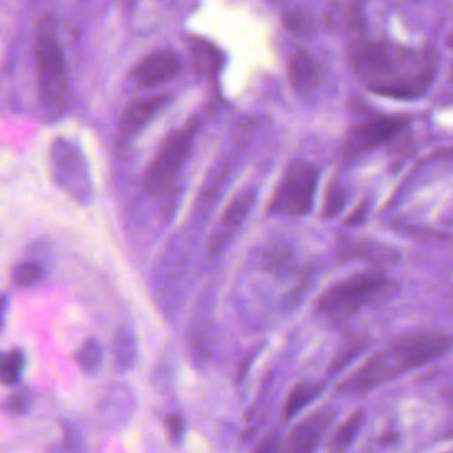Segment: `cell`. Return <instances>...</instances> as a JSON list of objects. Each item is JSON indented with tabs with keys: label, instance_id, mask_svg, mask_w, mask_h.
I'll list each match as a JSON object with an SVG mask.
<instances>
[{
	"label": "cell",
	"instance_id": "obj_19",
	"mask_svg": "<svg viewBox=\"0 0 453 453\" xmlns=\"http://www.w3.org/2000/svg\"><path fill=\"white\" fill-rule=\"evenodd\" d=\"M347 203V189L340 182H331L324 200V218H336Z\"/></svg>",
	"mask_w": 453,
	"mask_h": 453
},
{
	"label": "cell",
	"instance_id": "obj_11",
	"mask_svg": "<svg viewBox=\"0 0 453 453\" xmlns=\"http://www.w3.org/2000/svg\"><path fill=\"white\" fill-rule=\"evenodd\" d=\"M168 94H154L147 97H134L131 99L119 115V131L122 136L136 134L143 126H147L157 111L165 106L168 101Z\"/></svg>",
	"mask_w": 453,
	"mask_h": 453
},
{
	"label": "cell",
	"instance_id": "obj_8",
	"mask_svg": "<svg viewBox=\"0 0 453 453\" xmlns=\"http://www.w3.org/2000/svg\"><path fill=\"white\" fill-rule=\"evenodd\" d=\"M407 126L402 117H373L352 126L342 143V154L347 159L359 157L396 138Z\"/></svg>",
	"mask_w": 453,
	"mask_h": 453
},
{
	"label": "cell",
	"instance_id": "obj_23",
	"mask_svg": "<svg viewBox=\"0 0 453 453\" xmlns=\"http://www.w3.org/2000/svg\"><path fill=\"white\" fill-rule=\"evenodd\" d=\"M285 25L290 32L294 34H303L308 30V16L306 12L299 11V9H294V11H288L285 12Z\"/></svg>",
	"mask_w": 453,
	"mask_h": 453
},
{
	"label": "cell",
	"instance_id": "obj_20",
	"mask_svg": "<svg viewBox=\"0 0 453 453\" xmlns=\"http://www.w3.org/2000/svg\"><path fill=\"white\" fill-rule=\"evenodd\" d=\"M25 366V356L21 350H11L2 359V380L4 384H16Z\"/></svg>",
	"mask_w": 453,
	"mask_h": 453
},
{
	"label": "cell",
	"instance_id": "obj_12",
	"mask_svg": "<svg viewBox=\"0 0 453 453\" xmlns=\"http://www.w3.org/2000/svg\"><path fill=\"white\" fill-rule=\"evenodd\" d=\"M255 200V191L253 189H246L242 195H239L237 198H234L230 202V205L226 207L223 218L218 223V228L211 239V250L212 251H219L225 242L234 235V232L237 230V226L244 221V218L248 216L251 203Z\"/></svg>",
	"mask_w": 453,
	"mask_h": 453
},
{
	"label": "cell",
	"instance_id": "obj_2",
	"mask_svg": "<svg viewBox=\"0 0 453 453\" xmlns=\"http://www.w3.org/2000/svg\"><path fill=\"white\" fill-rule=\"evenodd\" d=\"M449 343L451 342L444 333L434 329H419L402 334L349 375L338 389L349 395L365 393L403 372L437 359L449 349Z\"/></svg>",
	"mask_w": 453,
	"mask_h": 453
},
{
	"label": "cell",
	"instance_id": "obj_3",
	"mask_svg": "<svg viewBox=\"0 0 453 453\" xmlns=\"http://www.w3.org/2000/svg\"><path fill=\"white\" fill-rule=\"evenodd\" d=\"M32 55L41 101L50 110H60L67 99L65 55L50 18H41L35 27Z\"/></svg>",
	"mask_w": 453,
	"mask_h": 453
},
{
	"label": "cell",
	"instance_id": "obj_6",
	"mask_svg": "<svg viewBox=\"0 0 453 453\" xmlns=\"http://www.w3.org/2000/svg\"><path fill=\"white\" fill-rule=\"evenodd\" d=\"M195 126H182L165 138L143 177V188L149 195L168 193L189 156Z\"/></svg>",
	"mask_w": 453,
	"mask_h": 453
},
{
	"label": "cell",
	"instance_id": "obj_13",
	"mask_svg": "<svg viewBox=\"0 0 453 453\" xmlns=\"http://www.w3.org/2000/svg\"><path fill=\"white\" fill-rule=\"evenodd\" d=\"M287 73L297 92H310L319 81V65L306 50H297L290 55Z\"/></svg>",
	"mask_w": 453,
	"mask_h": 453
},
{
	"label": "cell",
	"instance_id": "obj_16",
	"mask_svg": "<svg viewBox=\"0 0 453 453\" xmlns=\"http://www.w3.org/2000/svg\"><path fill=\"white\" fill-rule=\"evenodd\" d=\"M113 352L120 368H129L136 359V342L129 329H119L113 340Z\"/></svg>",
	"mask_w": 453,
	"mask_h": 453
},
{
	"label": "cell",
	"instance_id": "obj_28",
	"mask_svg": "<svg viewBox=\"0 0 453 453\" xmlns=\"http://www.w3.org/2000/svg\"><path fill=\"white\" fill-rule=\"evenodd\" d=\"M51 453H71L67 448H64V446H60V448H55Z\"/></svg>",
	"mask_w": 453,
	"mask_h": 453
},
{
	"label": "cell",
	"instance_id": "obj_4",
	"mask_svg": "<svg viewBox=\"0 0 453 453\" xmlns=\"http://www.w3.org/2000/svg\"><path fill=\"white\" fill-rule=\"evenodd\" d=\"M388 278L379 271L359 273L329 287L317 301V311L333 320H345L388 288Z\"/></svg>",
	"mask_w": 453,
	"mask_h": 453
},
{
	"label": "cell",
	"instance_id": "obj_10",
	"mask_svg": "<svg viewBox=\"0 0 453 453\" xmlns=\"http://www.w3.org/2000/svg\"><path fill=\"white\" fill-rule=\"evenodd\" d=\"M333 421L331 409H320L292 428L281 442V453H315L326 428Z\"/></svg>",
	"mask_w": 453,
	"mask_h": 453
},
{
	"label": "cell",
	"instance_id": "obj_17",
	"mask_svg": "<svg viewBox=\"0 0 453 453\" xmlns=\"http://www.w3.org/2000/svg\"><path fill=\"white\" fill-rule=\"evenodd\" d=\"M78 366L87 373H96L103 363V350L96 340H87L74 354Z\"/></svg>",
	"mask_w": 453,
	"mask_h": 453
},
{
	"label": "cell",
	"instance_id": "obj_24",
	"mask_svg": "<svg viewBox=\"0 0 453 453\" xmlns=\"http://www.w3.org/2000/svg\"><path fill=\"white\" fill-rule=\"evenodd\" d=\"M165 425H166V432L170 435V439L179 444L182 439H184V421L180 416L177 414H168L166 419H165Z\"/></svg>",
	"mask_w": 453,
	"mask_h": 453
},
{
	"label": "cell",
	"instance_id": "obj_9",
	"mask_svg": "<svg viewBox=\"0 0 453 453\" xmlns=\"http://www.w3.org/2000/svg\"><path fill=\"white\" fill-rule=\"evenodd\" d=\"M182 73L180 57L170 50L163 48L149 53L133 67V78L143 87H154L177 78Z\"/></svg>",
	"mask_w": 453,
	"mask_h": 453
},
{
	"label": "cell",
	"instance_id": "obj_1",
	"mask_svg": "<svg viewBox=\"0 0 453 453\" xmlns=\"http://www.w3.org/2000/svg\"><path fill=\"white\" fill-rule=\"evenodd\" d=\"M349 57L354 73L370 92L395 99L421 96L437 71L434 50H411L377 39L356 41Z\"/></svg>",
	"mask_w": 453,
	"mask_h": 453
},
{
	"label": "cell",
	"instance_id": "obj_26",
	"mask_svg": "<svg viewBox=\"0 0 453 453\" xmlns=\"http://www.w3.org/2000/svg\"><path fill=\"white\" fill-rule=\"evenodd\" d=\"M27 407H28V400H25V398L19 396V395L11 396L9 402H7V409H9L11 412H18V414H19V412H25Z\"/></svg>",
	"mask_w": 453,
	"mask_h": 453
},
{
	"label": "cell",
	"instance_id": "obj_21",
	"mask_svg": "<svg viewBox=\"0 0 453 453\" xmlns=\"http://www.w3.org/2000/svg\"><path fill=\"white\" fill-rule=\"evenodd\" d=\"M42 267L37 262H23L19 265H16L14 273H12V280L18 287H28L34 285L35 281H39L42 278Z\"/></svg>",
	"mask_w": 453,
	"mask_h": 453
},
{
	"label": "cell",
	"instance_id": "obj_27",
	"mask_svg": "<svg viewBox=\"0 0 453 453\" xmlns=\"http://www.w3.org/2000/svg\"><path fill=\"white\" fill-rule=\"evenodd\" d=\"M365 216H366V203H361V205L345 219V223H347V225H356V223L363 221Z\"/></svg>",
	"mask_w": 453,
	"mask_h": 453
},
{
	"label": "cell",
	"instance_id": "obj_14",
	"mask_svg": "<svg viewBox=\"0 0 453 453\" xmlns=\"http://www.w3.org/2000/svg\"><path fill=\"white\" fill-rule=\"evenodd\" d=\"M189 53L196 73L207 78H212L223 64L221 51L212 42L200 37H189Z\"/></svg>",
	"mask_w": 453,
	"mask_h": 453
},
{
	"label": "cell",
	"instance_id": "obj_22",
	"mask_svg": "<svg viewBox=\"0 0 453 453\" xmlns=\"http://www.w3.org/2000/svg\"><path fill=\"white\" fill-rule=\"evenodd\" d=\"M264 265L269 271H278V273H288L292 267V257L290 251L280 248V250H273L267 255H264Z\"/></svg>",
	"mask_w": 453,
	"mask_h": 453
},
{
	"label": "cell",
	"instance_id": "obj_7",
	"mask_svg": "<svg viewBox=\"0 0 453 453\" xmlns=\"http://www.w3.org/2000/svg\"><path fill=\"white\" fill-rule=\"evenodd\" d=\"M319 182V170L303 159H296L287 168L269 202L271 214L304 216L313 207V196Z\"/></svg>",
	"mask_w": 453,
	"mask_h": 453
},
{
	"label": "cell",
	"instance_id": "obj_18",
	"mask_svg": "<svg viewBox=\"0 0 453 453\" xmlns=\"http://www.w3.org/2000/svg\"><path fill=\"white\" fill-rule=\"evenodd\" d=\"M361 412H354L350 414L334 432L333 439H331V448L336 451H343L345 448H349V444L354 441V437L359 432L361 426Z\"/></svg>",
	"mask_w": 453,
	"mask_h": 453
},
{
	"label": "cell",
	"instance_id": "obj_5",
	"mask_svg": "<svg viewBox=\"0 0 453 453\" xmlns=\"http://www.w3.org/2000/svg\"><path fill=\"white\" fill-rule=\"evenodd\" d=\"M50 172L53 182L73 200L88 203L92 198V180L87 159L76 142L55 138L50 147Z\"/></svg>",
	"mask_w": 453,
	"mask_h": 453
},
{
	"label": "cell",
	"instance_id": "obj_25",
	"mask_svg": "<svg viewBox=\"0 0 453 453\" xmlns=\"http://www.w3.org/2000/svg\"><path fill=\"white\" fill-rule=\"evenodd\" d=\"M253 453H281V442L278 437L274 435H267L265 439H262L257 448L253 449Z\"/></svg>",
	"mask_w": 453,
	"mask_h": 453
},
{
	"label": "cell",
	"instance_id": "obj_15",
	"mask_svg": "<svg viewBox=\"0 0 453 453\" xmlns=\"http://www.w3.org/2000/svg\"><path fill=\"white\" fill-rule=\"evenodd\" d=\"M320 391H322V386L315 382L296 384L287 395V400L283 403V416L285 418L296 416L303 407H306L311 400H315L320 395Z\"/></svg>",
	"mask_w": 453,
	"mask_h": 453
}]
</instances>
